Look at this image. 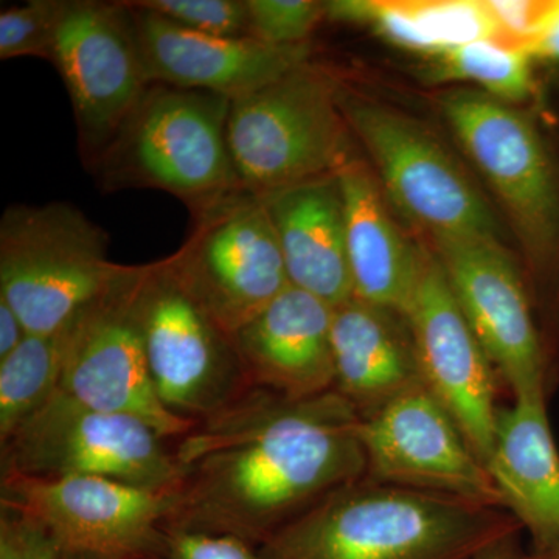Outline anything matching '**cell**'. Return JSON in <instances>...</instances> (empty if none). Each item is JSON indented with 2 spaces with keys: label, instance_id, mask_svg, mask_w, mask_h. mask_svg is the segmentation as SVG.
Instances as JSON below:
<instances>
[{
  "label": "cell",
  "instance_id": "cell-1",
  "mask_svg": "<svg viewBox=\"0 0 559 559\" xmlns=\"http://www.w3.org/2000/svg\"><path fill=\"white\" fill-rule=\"evenodd\" d=\"M359 421L334 390L293 401L249 389L176 441L182 481L167 530L230 535L260 549L366 476Z\"/></svg>",
  "mask_w": 559,
  "mask_h": 559
},
{
  "label": "cell",
  "instance_id": "cell-2",
  "mask_svg": "<svg viewBox=\"0 0 559 559\" xmlns=\"http://www.w3.org/2000/svg\"><path fill=\"white\" fill-rule=\"evenodd\" d=\"M521 530L503 507L362 477L320 499L259 554L261 559H465Z\"/></svg>",
  "mask_w": 559,
  "mask_h": 559
},
{
  "label": "cell",
  "instance_id": "cell-3",
  "mask_svg": "<svg viewBox=\"0 0 559 559\" xmlns=\"http://www.w3.org/2000/svg\"><path fill=\"white\" fill-rule=\"evenodd\" d=\"M229 98L151 84L92 167L108 191L156 189L191 213L241 190L227 143Z\"/></svg>",
  "mask_w": 559,
  "mask_h": 559
},
{
  "label": "cell",
  "instance_id": "cell-4",
  "mask_svg": "<svg viewBox=\"0 0 559 559\" xmlns=\"http://www.w3.org/2000/svg\"><path fill=\"white\" fill-rule=\"evenodd\" d=\"M353 139L340 83L310 62L230 103L231 164L257 197L337 175L355 156Z\"/></svg>",
  "mask_w": 559,
  "mask_h": 559
},
{
  "label": "cell",
  "instance_id": "cell-5",
  "mask_svg": "<svg viewBox=\"0 0 559 559\" xmlns=\"http://www.w3.org/2000/svg\"><path fill=\"white\" fill-rule=\"evenodd\" d=\"M108 234L75 205H10L0 219V299L28 334L64 329L117 282Z\"/></svg>",
  "mask_w": 559,
  "mask_h": 559
},
{
  "label": "cell",
  "instance_id": "cell-6",
  "mask_svg": "<svg viewBox=\"0 0 559 559\" xmlns=\"http://www.w3.org/2000/svg\"><path fill=\"white\" fill-rule=\"evenodd\" d=\"M340 106L390 205L429 240L502 241L487 200L432 132L399 110L341 86Z\"/></svg>",
  "mask_w": 559,
  "mask_h": 559
},
{
  "label": "cell",
  "instance_id": "cell-7",
  "mask_svg": "<svg viewBox=\"0 0 559 559\" xmlns=\"http://www.w3.org/2000/svg\"><path fill=\"white\" fill-rule=\"evenodd\" d=\"M131 415L84 406L58 390L2 447V476L105 477L176 492L175 444Z\"/></svg>",
  "mask_w": 559,
  "mask_h": 559
},
{
  "label": "cell",
  "instance_id": "cell-8",
  "mask_svg": "<svg viewBox=\"0 0 559 559\" xmlns=\"http://www.w3.org/2000/svg\"><path fill=\"white\" fill-rule=\"evenodd\" d=\"M191 215L189 238L165 257V264L234 340L242 325L290 286L274 224L261 197L245 189Z\"/></svg>",
  "mask_w": 559,
  "mask_h": 559
},
{
  "label": "cell",
  "instance_id": "cell-9",
  "mask_svg": "<svg viewBox=\"0 0 559 559\" xmlns=\"http://www.w3.org/2000/svg\"><path fill=\"white\" fill-rule=\"evenodd\" d=\"M440 108L506 209L528 259L540 271L549 267L559 253V178L533 121L476 90L447 92Z\"/></svg>",
  "mask_w": 559,
  "mask_h": 559
},
{
  "label": "cell",
  "instance_id": "cell-10",
  "mask_svg": "<svg viewBox=\"0 0 559 559\" xmlns=\"http://www.w3.org/2000/svg\"><path fill=\"white\" fill-rule=\"evenodd\" d=\"M146 264L130 266L64 326L60 392L94 409L131 415L178 441L198 421L171 414L151 381L139 297Z\"/></svg>",
  "mask_w": 559,
  "mask_h": 559
},
{
  "label": "cell",
  "instance_id": "cell-11",
  "mask_svg": "<svg viewBox=\"0 0 559 559\" xmlns=\"http://www.w3.org/2000/svg\"><path fill=\"white\" fill-rule=\"evenodd\" d=\"M139 320L151 381L171 414L200 421L252 389L229 334L186 293L164 259L146 264Z\"/></svg>",
  "mask_w": 559,
  "mask_h": 559
},
{
  "label": "cell",
  "instance_id": "cell-12",
  "mask_svg": "<svg viewBox=\"0 0 559 559\" xmlns=\"http://www.w3.org/2000/svg\"><path fill=\"white\" fill-rule=\"evenodd\" d=\"M175 492L105 477L3 474L0 509L39 522L62 551L100 559H148L167 540Z\"/></svg>",
  "mask_w": 559,
  "mask_h": 559
},
{
  "label": "cell",
  "instance_id": "cell-13",
  "mask_svg": "<svg viewBox=\"0 0 559 559\" xmlns=\"http://www.w3.org/2000/svg\"><path fill=\"white\" fill-rule=\"evenodd\" d=\"M51 62L72 103L81 156L92 168L151 86L127 3L72 0Z\"/></svg>",
  "mask_w": 559,
  "mask_h": 559
},
{
  "label": "cell",
  "instance_id": "cell-14",
  "mask_svg": "<svg viewBox=\"0 0 559 559\" xmlns=\"http://www.w3.org/2000/svg\"><path fill=\"white\" fill-rule=\"evenodd\" d=\"M366 479L499 506L488 466L425 384L360 418Z\"/></svg>",
  "mask_w": 559,
  "mask_h": 559
},
{
  "label": "cell",
  "instance_id": "cell-15",
  "mask_svg": "<svg viewBox=\"0 0 559 559\" xmlns=\"http://www.w3.org/2000/svg\"><path fill=\"white\" fill-rule=\"evenodd\" d=\"M403 318L423 382L488 466L498 426L499 377L460 310L436 253L421 245L417 283Z\"/></svg>",
  "mask_w": 559,
  "mask_h": 559
},
{
  "label": "cell",
  "instance_id": "cell-16",
  "mask_svg": "<svg viewBox=\"0 0 559 559\" xmlns=\"http://www.w3.org/2000/svg\"><path fill=\"white\" fill-rule=\"evenodd\" d=\"M460 310L514 400L546 399V360L516 261L502 241L430 240Z\"/></svg>",
  "mask_w": 559,
  "mask_h": 559
},
{
  "label": "cell",
  "instance_id": "cell-17",
  "mask_svg": "<svg viewBox=\"0 0 559 559\" xmlns=\"http://www.w3.org/2000/svg\"><path fill=\"white\" fill-rule=\"evenodd\" d=\"M140 55L151 84L210 92L237 100L308 64L310 46L277 47L253 38L187 31L134 2Z\"/></svg>",
  "mask_w": 559,
  "mask_h": 559
},
{
  "label": "cell",
  "instance_id": "cell-18",
  "mask_svg": "<svg viewBox=\"0 0 559 559\" xmlns=\"http://www.w3.org/2000/svg\"><path fill=\"white\" fill-rule=\"evenodd\" d=\"M333 307L289 286L234 334L250 388L286 400L314 399L334 389Z\"/></svg>",
  "mask_w": 559,
  "mask_h": 559
},
{
  "label": "cell",
  "instance_id": "cell-19",
  "mask_svg": "<svg viewBox=\"0 0 559 559\" xmlns=\"http://www.w3.org/2000/svg\"><path fill=\"white\" fill-rule=\"evenodd\" d=\"M500 502L532 538V554L559 559V451L546 399L500 407L488 462Z\"/></svg>",
  "mask_w": 559,
  "mask_h": 559
},
{
  "label": "cell",
  "instance_id": "cell-20",
  "mask_svg": "<svg viewBox=\"0 0 559 559\" xmlns=\"http://www.w3.org/2000/svg\"><path fill=\"white\" fill-rule=\"evenodd\" d=\"M331 347L333 390L360 418L425 384L409 325L399 312L352 297L333 308Z\"/></svg>",
  "mask_w": 559,
  "mask_h": 559
},
{
  "label": "cell",
  "instance_id": "cell-21",
  "mask_svg": "<svg viewBox=\"0 0 559 559\" xmlns=\"http://www.w3.org/2000/svg\"><path fill=\"white\" fill-rule=\"evenodd\" d=\"M356 299L403 316L417 283L421 245L407 240L370 164L353 156L337 173Z\"/></svg>",
  "mask_w": 559,
  "mask_h": 559
},
{
  "label": "cell",
  "instance_id": "cell-22",
  "mask_svg": "<svg viewBox=\"0 0 559 559\" xmlns=\"http://www.w3.org/2000/svg\"><path fill=\"white\" fill-rule=\"evenodd\" d=\"M277 234L290 286L337 307L352 299L344 201L337 175L261 197Z\"/></svg>",
  "mask_w": 559,
  "mask_h": 559
},
{
  "label": "cell",
  "instance_id": "cell-23",
  "mask_svg": "<svg viewBox=\"0 0 559 559\" xmlns=\"http://www.w3.org/2000/svg\"><path fill=\"white\" fill-rule=\"evenodd\" d=\"M325 7L326 20L369 25L389 43L429 57L476 40H503L489 2L340 0Z\"/></svg>",
  "mask_w": 559,
  "mask_h": 559
},
{
  "label": "cell",
  "instance_id": "cell-24",
  "mask_svg": "<svg viewBox=\"0 0 559 559\" xmlns=\"http://www.w3.org/2000/svg\"><path fill=\"white\" fill-rule=\"evenodd\" d=\"M64 329L27 334L20 347L0 359V443L60 390Z\"/></svg>",
  "mask_w": 559,
  "mask_h": 559
},
{
  "label": "cell",
  "instance_id": "cell-25",
  "mask_svg": "<svg viewBox=\"0 0 559 559\" xmlns=\"http://www.w3.org/2000/svg\"><path fill=\"white\" fill-rule=\"evenodd\" d=\"M532 55L498 39L476 40L437 55L432 75L469 81L500 102L527 100L533 92Z\"/></svg>",
  "mask_w": 559,
  "mask_h": 559
},
{
  "label": "cell",
  "instance_id": "cell-26",
  "mask_svg": "<svg viewBox=\"0 0 559 559\" xmlns=\"http://www.w3.org/2000/svg\"><path fill=\"white\" fill-rule=\"evenodd\" d=\"M72 0H31L0 13V60H53L55 46Z\"/></svg>",
  "mask_w": 559,
  "mask_h": 559
},
{
  "label": "cell",
  "instance_id": "cell-27",
  "mask_svg": "<svg viewBox=\"0 0 559 559\" xmlns=\"http://www.w3.org/2000/svg\"><path fill=\"white\" fill-rule=\"evenodd\" d=\"M249 38L277 47L307 46L320 22L325 2L316 0H246Z\"/></svg>",
  "mask_w": 559,
  "mask_h": 559
},
{
  "label": "cell",
  "instance_id": "cell-28",
  "mask_svg": "<svg viewBox=\"0 0 559 559\" xmlns=\"http://www.w3.org/2000/svg\"><path fill=\"white\" fill-rule=\"evenodd\" d=\"M187 31L223 38H249L246 0H132Z\"/></svg>",
  "mask_w": 559,
  "mask_h": 559
},
{
  "label": "cell",
  "instance_id": "cell-29",
  "mask_svg": "<svg viewBox=\"0 0 559 559\" xmlns=\"http://www.w3.org/2000/svg\"><path fill=\"white\" fill-rule=\"evenodd\" d=\"M148 559H261L259 549L230 535L168 530L167 540Z\"/></svg>",
  "mask_w": 559,
  "mask_h": 559
},
{
  "label": "cell",
  "instance_id": "cell-30",
  "mask_svg": "<svg viewBox=\"0 0 559 559\" xmlns=\"http://www.w3.org/2000/svg\"><path fill=\"white\" fill-rule=\"evenodd\" d=\"M0 559H62V549L39 522L0 509Z\"/></svg>",
  "mask_w": 559,
  "mask_h": 559
},
{
  "label": "cell",
  "instance_id": "cell-31",
  "mask_svg": "<svg viewBox=\"0 0 559 559\" xmlns=\"http://www.w3.org/2000/svg\"><path fill=\"white\" fill-rule=\"evenodd\" d=\"M532 57L549 58L559 62V2H555L550 13L527 44Z\"/></svg>",
  "mask_w": 559,
  "mask_h": 559
},
{
  "label": "cell",
  "instance_id": "cell-32",
  "mask_svg": "<svg viewBox=\"0 0 559 559\" xmlns=\"http://www.w3.org/2000/svg\"><path fill=\"white\" fill-rule=\"evenodd\" d=\"M27 334L17 312L5 300L0 299V359L7 358L20 347Z\"/></svg>",
  "mask_w": 559,
  "mask_h": 559
},
{
  "label": "cell",
  "instance_id": "cell-33",
  "mask_svg": "<svg viewBox=\"0 0 559 559\" xmlns=\"http://www.w3.org/2000/svg\"><path fill=\"white\" fill-rule=\"evenodd\" d=\"M520 533H513V535L506 536V538L496 540V543L489 544L476 554L465 559H524L520 547Z\"/></svg>",
  "mask_w": 559,
  "mask_h": 559
},
{
  "label": "cell",
  "instance_id": "cell-34",
  "mask_svg": "<svg viewBox=\"0 0 559 559\" xmlns=\"http://www.w3.org/2000/svg\"><path fill=\"white\" fill-rule=\"evenodd\" d=\"M62 559H100L94 555L73 554V551H62Z\"/></svg>",
  "mask_w": 559,
  "mask_h": 559
},
{
  "label": "cell",
  "instance_id": "cell-35",
  "mask_svg": "<svg viewBox=\"0 0 559 559\" xmlns=\"http://www.w3.org/2000/svg\"><path fill=\"white\" fill-rule=\"evenodd\" d=\"M524 559H547V558H540V557H536V555L528 554V555H524Z\"/></svg>",
  "mask_w": 559,
  "mask_h": 559
}]
</instances>
